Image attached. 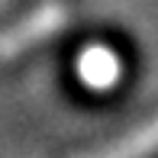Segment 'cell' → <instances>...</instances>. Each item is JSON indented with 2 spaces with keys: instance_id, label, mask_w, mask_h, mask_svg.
<instances>
[{
  "instance_id": "1",
  "label": "cell",
  "mask_w": 158,
  "mask_h": 158,
  "mask_svg": "<svg viewBox=\"0 0 158 158\" xmlns=\"http://www.w3.org/2000/svg\"><path fill=\"white\" fill-rule=\"evenodd\" d=\"M71 19H74L71 3H64V0H42L19 23L6 26V29L0 32V61H13L16 55L35 48L39 42L55 39Z\"/></svg>"
},
{
  "instance_id": "3",
  "label": "cell",
  "mask_w": 158,
  "mask_h": 158,
  "mask_svg": "<svg viewBox=\"0 0 158 158\" xmlns=\"http://www.w3.org/2000/svg\"><path fill=\"white\" fill-rule=\"evenodd\" d=\"M155 152H158V116L148 119L145 126L132 129L126 139L113 142L106 148H97V152L77 155V158H145V155H155Z\"/></svg>"
},
{
  "instance_id": "2",
  "label": "cell",
  "mask_w": 158,
  "mask_h": 158,
  "mask_svg": "<svg viewBox=\"0 0 158 158\" xmlns=\"http://www.w3.org/2000/svg\"><path fill=\"white\" fill-rule=\"evenodd\" d=\"M77 77L90 90H110L123 77V61L110 45H87L77 55Z\"/></svg>"
}]
</instances>
